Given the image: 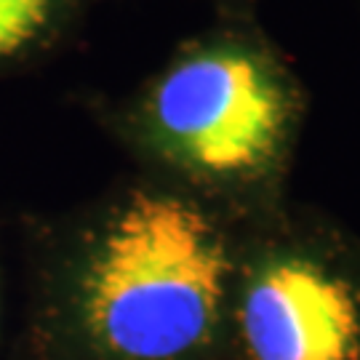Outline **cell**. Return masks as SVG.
I'll return each mask as SVG.
<instances>
[{
  "label": "cell",
  "mask_w": 360,
  "mask_h": 360,
  "mask_svg": "<svg viewBox=\"0 0 360 360\" xmlns=\"http://www.w3.org/2000/svg\"><path fill=\"white\" fill-rule=\"evenodd\" d=\"M238 243L214 203L150 176L32 221L22 360H211Z\"/></svg>",
  "instance_id": "obj_1"
},
{
  "label": "cell",
  "mask_w": 360,
  "mask_h": 360,
  "mask_svg": "<svg viewBox=\"0 0 360 360\" xmlns=\"http://www.w3.org/2000/svg\"><path fill=\"white\" fill-rule=\"evenodd\" d=\"M102 112L150 179L217 203L275 184L296 144L302 99L267 43L227 30L190 40Z\"/></svg>",
  "instance_id": "obj_2"
},
{
  "label": "cell",
  "mask_w": 360,
  "mask_h": 360,
  "mask_svg": "<svg viewBox=\"0 0 360 360\" xmlns=\"http://www.w3.org/2000/svg\"><path fill=\"white\" fill-rule=\"evenodd\" d=\"M230 342L243 360H360V262L318 232L240 240Z\"/></svg>",
  "instance_id": "obj_3"
},
{
  "label": "cell",
  "mask_w": 360,
  "mask_h": 360,
  "mask_svg": "<svg viewBox=\"0 0 360 360\" xmlns=\"http://www.w3.org/2000/svg\"><path fill=\"white\" fill-rule=\"evenodd\" d=\"M91 0H0V80L59 51L75 35Z\"/></svg>",
  "instance_id": "obj_4"
}]
</instances>
